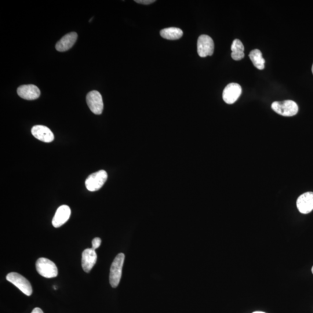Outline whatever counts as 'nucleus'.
<instances>
[{"mask_svg": "<svg viewBox=\"0 0 313 313\" xmlns=\"http://www.w3.org/2000/svg\"><path fill=\"white\" fill-rule=\"evenodd\" d=\"M36 270L38 274L47 278H56L58 274V268L53 262L46 258H42L36 262Z\"/></svg>", "mask_w": 313, "mask_h": 313, "instance_id": "f257e3e1", "label": "nucleus"}, {"mask_svg": "<svg viewBox=\"0 0 313 313\" xmlns=\"http://www.w3.org/2000/svg\"><path fill=\"white\" fill-rule=\"evenodd\" d=\"M272 108L276 114L285 117L296 116L299 110L296 103L290 100L274 102L272 104Z\"/></svg>", "mask_w": 313, "mask_h": 313, "instance_id": "f03ea898", "label": "nucleus"}, {"mask_svg": "<svg viewBox=\"0 0 313 313\" xmlns=\"http://www.w3.org/2000/svg\"><path fill=\"white\" fill-rule=\"evenodd\" d=\"M124 260V254L121 253L118 254L112 262L110 268V276H109L110 285L112 288H116L119 284L120 280L122 278Z\"/></svg>", "mask_w": 313, "mask_h": 313, "instance_id": "7ed1b4c3", "label": "nucleus"}, {"mask_svg": "<svg viewBox=\"0 0 313 313\" xmlns=\"http://www.w3.org/2000/svg\"><path fill=\"white\" fill-rule=\"evenodd\" d=\"M108 180V174L104 170H100L90 174L86 180V186L90 192L100 190Z\"/></svg>", "mask_w": 313, "mask_h": 313, "instance_id": "20e7f679", "label": "nucleus"}, {"mask_svg": "<svg viewBox=\"0 0 313 313\" xmlns=\"http://www.w3.org/2000/svg\"><path fill=\"white\" fill-rule=\"evenodd\" d=\"M6 280L26 296H29L32 294V290L30 283L23 276L18 272H10L6 276Z\"/></svg>", "mask_w": 313, "mask_h": 313, "instance_id": "39448f33", "label": "nucleus"}, {"mask_svg": "<svg viewBox=\"0 0 313 313\" xmlns=\"http://www.w3.org/2000/svg\"><path fill=\"white\" fill-rule=\"evenodd\" d=\"M86 103L93 114L100 115L104 110L102 96L97 90H92L87 94Z\"/></svg>", "mask_w": 313, "mask_h": 313, "instance_id": "423d86ee", "label": "nucleus"}, {"mask_svg": "<svg viewBox=\"0 0 313 313\" xmlns=\"http://www.w3.org/2000/svg\"><path fill=\"white\" fill-rule=\"evenodd\" d=\"M214 52V42L209 36H200L198 41V52L202 58L212 56Z\"/></svg>", "mask_w": 313, "mask_h": 313, "instance_id": "0eeeda50", "label": "nucleus"}, {"mask_svg": "<svg viewBox=\"0 0 313 313\" xmlns=\"http://www.w3.org/2000/svg\"><path fill=\"white\" fill-rule=\"evenodd\" d=\"M242 93V86L238 84L230 83L226 86L224 90L223 99L228 104H234L238 100Z\"/></svg>", "mask_w": 313, "mask_h": 313, "instance_id": "6e6552de", "label": "nucleus"}, {"mask_svg": "<svg viewBox=\"0 0 313 313\" xmlns=\"http://www.w3.org/2000/svg\"><path fill=\"white\" fill-rule=\"evenodd\" d=\"M296 206L302 214H308L313 210V192H307L298 198Z\"/></svg>", "mask_w": 313, "mask_h": 313, "instance_id": "1a4fd4ad", "label": "nucleus"}, {"mask_svg": "<svg viewBox=\"0 0 313 313\" xmlns=\"http://www.w3.org/2000/svg\"><path fill=\"white\" fill-rule=\"evenodd\" d=\"M17 93L22 99L32 100L38 99L40 96V90L34 85L21 86L17 90Z\"/></svg>", "mask_w": 313, "mask_h": 313, "instance_id": "9d476101", "label": "nucleus"}, {"mask_svg": "<svg viewBox=\"0 0 313 313\" xmlns=\"http://www.w3.org/2000/svg\"><path fill=\"white\" fill-rule=\"evenodd\" d=\"M32 136L43 142L50 143L54 140V134L48 127L35 126L32 129Z\"/></svg>", "mask_w": 313, "mask_h": 313, "instance_id": "9b49d317", "label": "nucleus"}, {"mask_svg": "<svg viewBox=\"0 0 313 313\" xmlns=\"http://www.w3.org/2000/svg\"><path fill=\"white\" fill-rule=\"evenodd\" d=\"M71 214V210L68 206H62L58 208L54 216L52 224L56 228H60L66 222Z\"/></svg>", "mask_w": 313, "mask_h": 313, "instance_id": "f8f14e48", "label": "nucleus"}, {"mask_svg": "<svg viewBox=\"0 0 313 313\" xmlns=\"http://www.w3.org/2000/svg\"><path fill=\"white\" fill-rule=\"evenodd\" d=\"M97 254L96 250L92 248L86 249L82 254V267L86 272H89L96 264Z\"/></svg>", "mask_w": 313, "mask_h": 313, "instance_id": "ddd939ff", "label": "nucleus"}, {"mask_svg": "<svg viewBox=\"0 0 313 313\" xmlns=\"http://www.w3.org/2000/svg\"><path fill=\"white\" fill-rule=\"evenodd\" d=\"M78 38V35L76 32H72L66 34L57 42L56 50L58 52H64L70 50L74 45Z\"/></svg>", "mask_w": 313, "mask_h": 313, "instance_id": "4468645a", "label": "nucleus"}, {"mask_svg": "<svg viewBox=\"0 0 313 313\" xmlns=\"http://www.w3.org/2000/svg\"><path fill=\"white\" fill-rule=\"evenodd\" d=\"M232 58L235 60H240L244 57V46L238 39H235L231 46Z\"/></svg>", "mask_w": 313, "mask_h": 313, "instance_id": "2eb2a0df", "label": "nucleus"}, {"mask_svg": "<svg viewBox=\"0 0 313 313\" xmlns=\"http://www.w3.org/2000/svg\"><path fill=\"white\" fill-rule=\"evenodd\" d=\"M184 32L180 28H169L162 29L160 32V35L164 38L170 40H176L182 37Z\"/></svg>", "mask_w": 313, "mask_h": 313, "instance_id": "dca6fc26", "label": "nucleus"}, {"mask_svg": "<svg viewBox=\"0 0 313 313\" xmlns=\"http://www.w3.org/2000/svg\"><path fill=\"white\" fill-rule=\"evenodd\" d=\"M249 57L254 66L260 70H263L264 68L265 60L262 54L259 50H254L249 54Z\"/></svg>", "mask_w": 313, "mask_h": 313, "instance_id": "f3484780", "label": "nucleus"}, {"mask_svg": "<svg viewBox=\"0 0 313 313\" xmlns=\"http://www.w3.org/2000/svg\"><path fill=\"white\" fill-rule=\"evenodd\" d=\"M101 239L100 238H94L93 240H92V248L96 250L97 248H99V247L100 246V244H101Z\"/></svg>", "mask_w": 313, "mask_h": 313, "instance_id": "a211bd4d", "label": "nucleus"}, {"mask_svg": "<svg viewBox=\"0 0 313 313\" xmlns=\"http://www.w3.org/2000/svg\"><path fill=\"white\" fill-rule=\"evenodd\" d=\"M136 2L141 4L148 5L154 2V0H136Z\"/></svg>", "mask_w": 313, "mask_h": 313, "instance_id": "6ab92c4d", "label": "nucleus"}, {"mask_svg": "<svg viewBox=\"0 0 313 313\" xmlns=\"http://www.w3.org/2000/svg\"><path fill=\"white\" fill-rule=\"evenodd\" d=\"M32 313H44L41 308H35L34 309V310L32 311Z\"/></svg>", "mask_w": 313, "mask_h": 313, "instance_id": "aec40b11", "label": "nucleus"}, {"mask_svg": "<svg viewBox=\"0 0 313 313\" xmlns=\"http://www.w3.org/2000/svg\"><path fill=\"white\" fill-rule=\"evenodd\" d=\"M253 313H266V312H254Z\"/></svg>", "mask_w": 313, "mask_h": 313, "instance_id": "412c9836", "label": "nucleus"}, {"mask_svg": "<svg viewBox=\"0 0 313 313\" xmlns=\"http://www.w3.org/2000/svg\"><path fill=\"white\" fill-rule=\"evenodd\" d=\"M312 74H313V64H312Z\"/></svg>", "mask_w": 313, "mask_h": 313, "instance_id": "4be33fe9", "label": "nucleus"}, {"mask_svg": "<svg viewBox=\"0 0 313 313\" xmlns=\"http://www.w3.org/2000/svg\"><path fill=\"white\" fill-rule=\"evenodd\" d=\"M312 274H313V266H312Z\"/></svg>", "mask_w": 313, "mask_h": 313, "instance_id": "5701e85b", "label": "nucleus"}]
</instances>
